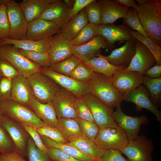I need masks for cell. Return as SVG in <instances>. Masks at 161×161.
<instances>
[{
	"label": "cell",
	"instance_id": "obj_1",
	"mask_svg": "<svg viewBox=\"0 0 161 161\" xmlns=\"http://www.w3.org/2000/svg\"><path fill=\"white\" fill-rule=\"evenodd\" d=\"M135 10L148 38L161 47V1L148 0Z\"/></svg>",
	"mask_w": 161,
	"mask_h": 161
},
{
	"label": "cell",
	"instance_id": "obj_2",
	"mask_svg": "<svg viewBox=\"0 0 161 161\" xmlns=\"http://www.w3.org/2000/svg\"><path fill=\"white\" fill-rule=\"evenodd\" d=\"M87 83L89 93L107 106L117 108L123 101L122 94L115 88L111 79L105 75L93 72Z\"/></svg>",
	"mask_w": 161,
	"mask_h": 161
},
{
	"label": "cell",
	"instance_id": "obj_3",
	"mask_svg": "<svg viewBox=\"0 0 161 161\" xmlns=\"http://www.w3.org/2000/svg\"><path fill=\"white\" fill-rule=\"evenodd\" d=\"M2 115L20 124H25L35 129L46 125L28 106L10 99L0 102Z\"/></svg>",
	"mask_w": 161,
	"mask_h": 161
},
{
	"label": "cell",
	"instance_id": "obj_4",
	"mask_svg": "<svg viewBox=\"0 0 161 161\" xmlns=\"http://www.w3.org/2000/svg\"><path fill=\"white\" fill-rule=\"evenodd\" d=\"M27 78L32 95L43 103L51 101L61 89V87L53 80L40 72L33 74Z\"/></svg>",
	"mask_w": 161,
	"mask_h": 161
},
{
	"label": "cell",
	"instance_id": "obj_5",
	"mask_svg": "<svg viewBox=\"0 0 161 161\" xmlns=\"http://www.w3.org/2000/svg\"><path fill=\"white\" fill-rule=\"evenodd\" d=\"M0 58L11 64L19 74L28 78L33 74L40 72L41 67L21 54L11 45L0 48Z\"/></svg>",
	"mask_w": 161,
	"mask_h": 161
},
{
	"label": "cell",
	"instance_id": "obj_6",
	"mask_svg": "<svg viewBox=\"0 0 161 161\" xmlns=\"http://www.w3.org/2000/svg\"><path fill=\"white\" fill-rule=\"evenodd\" d=\"M5 4L10 27V39H26L28 22L19 4L13 0H0Z\"/></svg>",
	"mask_w": 161,
	"mask_h": 161
},
{
	"label": "cell",
	"instance_id": "obj_7",
	"mask_svg": "<svg viewBox=\"0 0 161 161\" xmlns=\"http://www.w3.org/2000/svg\"><path fill=\"white\" fill-rule=\"evenodd\" d=\"M154 150L152 141L145 136L141 135L129 140L120 152L127 157L129 161H154L152 155Z\"/></svg>",
	"mask_w": 161,
	"mask_h": 161
},
{
	"label": "cell",
	"instance_id": "obj_8",
	"mask_svg": "<svg viewBox=\"0 0 161 161\" xmlns=\"http://www.w3.org/2000/svg\"><path fill=\"white\" fill-rule=\"evenodd\" d=\"M82 97L88 105L94 122L100 129L119 126L113 117V108L105 105L90 93Z\"/></svg>",
	"mask_w": 161,
	"mask_h": 161
},
{
	"label": "cell",
	"instance_id": "obj_9",
	"mask_svg": "<svg viewBox=\"0 0 161 161\" xmlns=\"http://www.w3.org/2000/svg\"><path fill=\"white\" fill-rule=\"evenodd\" d=\"M128 140L125 132L119 126L100 129L94 142L100 149H117L120 151Z\"/></svg>",
	"mask_w": 161,
	"mask_h": 161
},
{
	"label": "cell",
	"instance_id": "obj_10",
	"mask_svg": "<svg viewBox=\"0 0 161 161\" xmlns=\"http://www.w3.org/2000/svg\"><path fill=\"white\" fill-rule=\"evenodd\" d=\"M1 125L8 133L14 143L15 151L23 157L26 156L29 134L19 124L2 115L0 117Z\"/></svg>",
	"mask_w": 161,
	"mask_h": 161
},
{
	"label": "cell",
	"instance_id": "obj_11",
	"mask_svg": "<svg viewBox=\"0 0 161 161\" xmlns=\"http://www.w3.org/2000/svg\"><path fill=\"white\" fill-rule=\"evenodd\" d=\"M122 95L123 100L135 104L137 111H140L142 109H147L154 114L157 121L161 123V112L153 103L149 92L144 85L142 84Z\"/></svg>",
	"mask_w": 161,
	"mask_h": 161
},
{
	"label": "cell",
	"instance_id": "obj_12",
	"mask_svg": "<svg viewBox=\"0 0 161 161\" xmlns=\"http://www.w3.org/2000/svg\"><path fill=\"white\" fill-rule=\"evenodd\" d=\"M76 98L72 92L61 87L51 100L57 118H77L75 108Z\"/></svg>",
	"mask_w": 161,
	"mask_h": 161
},
{
	"label": "cell",
	"instance_id": "obj_13",
	"mask_svg": "<svg viewBox=\"0 0 161 161\" xmlns=\"http://www.w3.org/2000/svg\"><path fill=\"white\" fill-rule=\"evenodd\" d=\"M54 23L40 18L28 23L26 39L40 41L51 38L61 32Z\"/></svg>",
	"mask_w": 161,
	"mask_h": 161
},
{
	"label": "cell",
	"instance_id": "obj_14",
	"mask_svg": "<svg viewBox=\"0 0 161 161\" xmlns=\"http://www.w3.org/2000/svg\"><path fill=\"white\" fill-rule=\"evenodd\" d=\"M135 45V55L126 69L136 72L143 77L147 70L156 64V60L151 52L141 42L137 39Z\"/></svg>",
	"mask_w": 161,
	"mask_h": 161
},
{
	"label": "cell",
	"instance_id": "obj_15",
	"mask_svg": "<svg viewBox=\"0 0 161 161\" xmlns=\"http://www.w3.org/2000/svg\"><path fill=\"white\" fill-rule=\"evenodd\" d=\"M113 115L116 122L125 132L129 140L137 137L141 125L148 122V118L144 115L136 117L126 115L123 112L120 105L113 112Z\"/></svg>",
	"mask_w": 161,
	"mask_h": 161
},
{
	"label": "cell",
	"instance_id": "obj_16",
	"mask_svg": "<svg viewBox=\"0 0 161 161\" xmlns=\"http://www.w3.org/2000/svg\"><path fill=\"white\" fill-rule=\"evenodd\" d=\"M48 53L51 64L65 60L72 55L73 46L61 32L52 36L48 43Z\"/></svg>",
	"mask_w": 161,
	"mask_h": 161
},
{
	"label": "cell",
	"instance_id": "obj_17",
	"mask_svg": "<svg viewBox=\"0 0 161 161\" xmlns=\"http://www.w3.org/2000/svg\"><path fill=\"white\" fill-rule=\"evenodd\" d=\"M127 25H115L113 24L99 25L98 35L103 36L112 49L117 41L119 43L134 41L136 39L130 33L131 30Z\"/></svg>",
	"mask_w": 161,
	"mask_h": 161
},
{
	"label": "cell",
	"instance_id": "obj_18",
	"mask_svg": "<svg viewBox=\"0 0 161 161\" xmlns=\"http://www.w3.org/2000/svg\"><path fill=\"white\" fill-rule=\"evenodd\" d=\"M40 72L53 80L61 87L73 93L76 97H82L89 93L88 83L76 80L55 72L49 68H41Z\"/></svg>",
	"mask_w": 161,
	"mask_h": 161
},
{
	"label": "cell",
	"instance_id": "obj_19",
	"mask_svg": "<svg viewBox=\"0 0 161 161\" xmlns=\"http://www.w3.org/2000/svg\"><path fill=\"white\" fill-rule=\"evenodd\" d=\"M126 68L118 70L111 79L115 88L122 95L135 89L143 83V77Z\"/></svg>",
	"mask_w": 161,
	"mask_h": 161
},
{
	"label": "cell",
	"instance_id": "obj_20",
	"mask_svg": "<svg viewBox=\"0 0 161 161\" xmlns=\"http://www.w3.org/2000/svg\"><path fill=\"white\" fill-rule=\"evenodd\" d=\"M71 8L61 0H55L48 5L39 18L55 24L61 29L70 19Z\"/></svg>",
	"mask_w": 161,
	"mask_h": 161
},
{
	"label": "cell",
	"instance_id": "obj_21",
	"mask_svg": "<svg viewBox=\"0 0 161 161\" xmlns=\"http://www.w3.org/2000/svg\"><path fill=\"white\" fill-rule=\"evenodd\" d=\"M101 48L112 49L103 36L97 35L84 44L73 47L72 55L81 61H86L100 53V50Z\"/></svg>",
	"mask_w": 161,
	"mask_h": 161
},
{
	"label": "cell",
	"instance_id": "obj_22",
	"mask_svg": "<svg viewBox=\"0 0 161 161\" xmlns=\"http://www.w3.org/2000/svg\"><path fill=\"white\" fill-rule=\"evenodd\" d=\"M136 40L125 42L124 45L113 50L109 55L103 56L99 53L96 56L98 55L105 58L114 66L126 68L129 65L135 55Z\"/></svg>",
	"mask_w": 161,
	"mask_h": 161
},
{
	"label": "cell",
	"instance_id": "obj_23",
	"mask_svg": "<svg viewBox=\"0 0 161 161\" xmlns=\"http://www.w3.org/2000/svg\"><path fill=\"white\" fill-rule=\"evenodd\" d=\"M27 106L46 125L57 128V118L51 101L45 103H41L32 94Z\"/></svg>",
	"mask_w": 161,
	"mask_h": 161
},
{
	"label": "cell",
	"instance_id": "obj_24",
	"mask_svg": "<svg viewBox=\"0 0 161 161\" xmlns=\"http://www.w3.org/2000/svg\"><path fill=\"white\" fill-rule=\"evenodd\" d=\"M101 10V24H113L119 18H124L129 8L109 0H99Z\"/></svg>",
	"mask_w": 161,
	"mask_h": 161
},
{
	"label": "cell",
	"instance_id": "obj_25",
	"mask_svg": "<svg viewBox=\"0 0 161 161\" xmlns=\"http://www.w3.org/2000/svg\"><path fill=\"white\" fill-rule=\"evenodd\" d=\"M32 94L27 78L19 74L12 79L10 100L27 106Z\"/></svg>",
	"mask_w": 161,
	"mask_h": 161
},
{
	"label": "cell",
	"instance_id": "obj_26",
	"mask_svg": "<svg viewBox=\"0 0 161 161\" xmlns=\"http://www.w3.org/2000/svg\"><path fill=\"white\" fill-rule=\"evenodd\" d=\"M89 23L84 8L70 19L61 29V32L65 38L71 41L77 37Z\"/></svg>",
	"mask_w": 161,
	"mask_h": 161
},
{
	"label": "cell",
	"instance_id": "obj_27",
	"mask_svg": "<svg viewBox=\"0 0 161 161\" xmlns=\"http://www.w3.org/2000/svg\"><path fill=\"white\" fill-rule=\"evenodd\" d=\"M55 0H24L18 3L28 23L39 18L47 6Z\"/></svg>",
	"mask_w": 161,
	"mask_h": 161
},
{
	"label": "cell",
	"instance_id": "obj_28",
	"mask_svg": "<svg viewBox=\"0 0 161 161\" xmlns=\"http://www.w3.org/2000/svg\"><path fill=\"white\" fill-rule=\"evenodd\" d=\"M52 37L38 41L26 39L22 40H14L10 38L1 39L3 46L11 45L18 49H22L41 53H47L48 52L49 41Z\"/></svg>",
	"mask_w": 161,
	"mask_h": 161
},
{
	"label": "cell",
	"instance_id": "obj_29",
	"mask_svg": "<svg viewBox=\"0 0 161 161\" xmlns=\"http://www.w3.org/2000/svg\"><path fill=\"white\" fill-rule=\"evenodd\" d=\"M81 62L90 68L93 72L101 74L111 79L118 70L125 68L123 67L114 66L105 58L98 55L89 60Z\"/></svg>",
	"mask_w": 161,
	"mask_h": 161
},
{
	"label": "cell",
	"instance_id": "obj_30",
	"mask_svg": "<svg viewBox=\"0 0 161 161\" xmlns=\"http://www.w3.org/2000/svg\"><path fill=\"white\" fill-rule=\"evenodd\" d=\"M57 129L69 143L75 140L83 134L76 118H57Z\"/></svg>",
	"mask_w": 161,
	"mask_h": 161
},
{
	"label": "cell",
	"instance_id": "obj_31",
	"mask_svg": "<svg viewBox=\"0 0 161 161\" xmlns=\"http://www.w3.org/2000/svg\"><path fill=\"white\" fill-rule=\"evenodd\" d=\"M67 144L93 160L100 161L103 149L99 148L93 142L83 134L75 140Z\"/></svg>",
	"mask_w": 161,
	"mask_h": 161
},
{
	"label": "cell",
	"instance_id": "obj_32",
	"mask_svg": "<svg viewBox=\"0 0 161 161\" xmlns=\"http://www.w3.org/2000/svg\"><path fill=\"white\" fill-rule=\"evenodd\" d=\"M40 136L44 144L47 148L52 147L60 149L80 161H93L94 160L67 143H58L46 136L40 135Z\"/></svg>",
	"mask_w": 161,
	"mask_h": 161
},
{
	"label": "cell",
	"instance_id": "obj_33",
	"mask_svg": "<svg viewBox=\"0 0 161 161\" xmlns=\"http://www.w3.org/2000/svg\"><path fill=\"white\" fill-rule=\"evenodd\" d=\"M142 84L148 90L151 99L158 108L161 102V78H152L145 76L143 77Z\"/></svg>",
	"mask_w": 161,
	"mask_h": 161
},
{
	"label": "cell",
	"instance_id": "obj_34",
	"mask_svg": "<svg viewBox=\"0 0 161 161\" xmlns=\"http://www.w3.org/2000/svg\"><path fill=\"white\" fill-rule=\"evenodd\" d=\"M81 62L78 58L72 55L69 58L62 61L51 64L48 68L58 73L69 77L71 72Z\"/></svg>",
	"mask_w": 161,
	"mask_h": 161
},
{
	"label": "cell",
	"instance_id": "obj_35",
	"mask_svg": "<svg viewBox=\"0 0 161 161\" xmlns=\"http://www.w3.org/2000/svg\"><path fill=\"white\" fill-rule=\"evenodd\" d=\"M99 25L89 23L75 39L71 41L73 46H77L90 41L98 35Z\"/></svg>",
	"mask_w": 161,
	"mask_h": 161
},
{
	"label": "cell",
	"instance_id": "obj_36",
	"mask_svg": "<svg viewBox=\"0 0 161 161\" xmlns=\"http://www.w3.org/2000/svg\"><path fill=\"white\" fill-rule=\"evenodd\" d=\"M130 33L136 39L142 43L149 50L155 58L156 64L161 66V47L148 38L137 31L131 29Z\"/></svg>",
	"mask_w": 161,
	"mask_h": 161
},
{
	"label": "cell",
	"instance_id": "obj_37",
	"mask_svg": "<svg viewBox=\"0 0 161 161\" xmlns=\"http://www.w3.org/2000/svg\"><path fill=\"white\" fill-rule=\"evenodd\" d=\"M18 50L24 56L41 67L49 68L51 64L48 52L41 53L22 49H18Z\"/></svg>",
	"mask_w": 161,
	"mask_h": 161
},
{
	"label": "cell",
	"instance_id": "obj_38",
	"mask_svg": "<svg viewBox=\"0 0 161 161\" xmlns=\"http://www.w3.org/2000/svg\"><path fill=\"white\" fill-rule=\"evenodd\" d=\"M76 120L83 134L94 142L100 129L99 126L95 122L86 121L78 117Z\"/></svg>",
	"mask_w": 161,
	"mask_h": 161
},
{
	"label": "cell",
	"instance_id": "obj_39",
	"mask_svg": "<svg viewBox=\"0 0 161 161\" xmlns=\"http://www.w3.org/2000/svg\"><path fill=\"white\" fill-rule=\"evenodd\" d=\"M89 23L97 25L101 24V10L97 1L93 0L85 8Z\"/></svg>",
	"mask_w": 161,
	"mask_h": 161
},
{
	"label": "cell",
	"instance_id": "obj_40",
	"mask_svg": "<svg viewBox=\"0 0 161 161\" xmlns=\"http://www.w3.org/2000/svg\"><path fill=\"white\" fill-rule=\"evenodd\" d=\"M124 24H126L133 30L138 32L144 36L148 38L143 29L134 9L129 8L126 16L123 18Z\"/></svg>",
	"mask_w": 161,
	"mask_h": 161
},
{
	"label": "cell",
	"instance_id": "obj_41",
	"mask_svg": "<svg viewBox=\"0 0 161 161\" xmlns=\"http://www.w3.org/2000/svg\"><path fill=\"white\" fill-rule=\"evenodd\" d=\"M26 156L28 161H51L47 153L37 148L30 137L28 141Z\"/></svg>",
	"mask_w": 161,
	"mask_h": 161
},
{
	"label": "cell",
	"instance_id": "obj_42",
	"mask_svg": "<svg viewBox=\"0 0 161 161\" xmlns=\"http://www.w3.org/2000/svg\"><path fill=\"white\" fill-rule=\"evenodd\" d=\"M93 73L90 68L81 62L71 72L69 77L78 81L88 83L91 79Z\"/></svg>",
	"mask_w": 161,
	"mask_h": 161
},
{
	"label": "cell",
	"instance_id": "obj_43",
	"mask_svg": "<svg viewBox=\"0 0 161 161\" xmlns=\"http://www.w3.org/2000/svg\"><path fill=\"white\" fill-rule=\"evenodd\" d=\"M75 108L78 118L86 121L94 122L88 105L82 97H76Z\"/></svg>",
	"mask_w": 161,
	"mask_h": 161
},
{
	"label": "cell",
	"instance_id": "obj_44",
	"mask_svg": "<svg viewBox=\"0 0 161 161\" xmlns=\"http://www.w3.org/2000/svg\"><path fill=\"white\" fill-rule=\"evenodd\" d=\"M35 129L40 135L46 136L58 143L66 144L69 143L56 128L45 125Z\"/></svg>",
	"mask_w": 161,
	"mask_h": 161
},
{
	"label": "cell",
	"instance_id": "obj_45",
	"mask_svg": "<svg viewBox=\"0 0 161 161\" xmlns=\"http://www.w3.org/2000/svg\"><path fill=\"white\" fill-rule=\"evenodd\" d=\"M10 38V27L8 20L6 7L0 1V38Z\"/></svg>",
	"mask_w": 161,
	"mask_h": 161
},
{
	"label": "cell",
	"instance_id": "obj_46",
	"mask_svg": "<svg viewBox=\"0 0 161 161\" xmlns=\"http://www.w3.org/2000/svg\"><path fill=\"white\" fill-rule=\"evenodd\" d=\"M15 151L14 143L5 129L0 125V154Z\"/></svg>",
	"mask_w": 161,
	"mask_h": 161
},
{
	"label": "cell",
	"instance_id": "obj_47",
	"mask_svg": "<svg viewBox=\"0 0 161 161\" xmlns=\"http://www.w3.org/2000/svg\"><path fill=\"white\" fill-rule=\"evenodd\" d=\"M47 148V153L52 161H80L60 149L52 147Z\"/></svg>",
	"mask_w": 161,
	"mask_h": 161
},
{
	"label": "cell",
	"instance_id": "obj_48",
	"mask_svg": "<svg viewBox=\"0 0 161 161\" xmlns=\"http://www.w3.org/2000/svg\"><path fill=\"white\" fill-rule=\"evenodd\" d=\"M12 85V79L0 78V102L10 99Z\"/></svg>",
	"mask_w": 161,
	"mask_h": 161
},
{
	"label": "cell",
	"instance_id": "obj_49",
	"mask_svg": "<svg viewBox=\"0 0 161 161\" xmlns=\"http://www.w3.org/2000/svg\"><path fill=\"white\" fill-rule=\"evenodd\" d=\"M100 161H129L122 155L119 150L113 149H103L99 159Z\"/></svg>",
	"mask_w": 161,
	"mask_h": 161
},
{
	"label": "cell",
	"instance_id": "obj_50",
	"mask_svg": "<svg viewBox=\"0 0 161 161\" xmlns=\"http://www.w3.org/2000/svg\"><path fill=\"white\" fill-rule=\"evenodd\" d=\"M19 74L11 64L0 58V78L6 77L13 79Z\"/></svg>",
	"mask_w": 161,
	"mask_h": 161
},
{
	"label": "cell",
	"instance_id": "obj_51",
	"mask_svg": "<svg viewBox=\"0 0 161 161\" xmlns=\"http://www.w3.org/2000/svg\"><path fill=\"white\" fill-rule=\"evenodd\" d=\"M32 139L37 148L39 150L47 153V148L44 145L40 135L35 128L25 124H20Z\"/></svg>",
	"mask_w": 161,
	"mask_h": 161
},
{
	"label": "cell",
	"instance_id": "obj_52",
	"mask_svg": "<svg viewBox=\"0 0 161 161\" xmlns=\"http://www.w3.org/2000/svg\"><path fill=\"white\" fill-rule=\"evenodd\" d=\"M93 1V0H75L73 6L71 10L70 19L78 14L88 4Z\"/></svg>",
	"mask_w": 161,
	"mask_h": 161
},
{
	"label": "cell",
	"instance_id": "obj_53",
	"mask_svg": "<svg viewBox=\"0 0 161 161\" xmlns=\"http://www.w3.org/2000/svg\"><path fill=\"white\" fill-rule=\"evenodd\" d=\"M24 157L16 152L1 154L0 161H26Z\"/></svg>",
	"mask_w": 161,
	"mask_h": 161
},
{
	"label": "cell",
	"instance_id": "obj_54",
	"mask_svg": "<svg viewBox=\"0 0 161 161\" xmlns=\"http://www.w3.org/2000/svg\"><path fill=\"white\" fill-rule=\"evenodd\" d=\"M145 76L154 79L161 78V66L156 64L146 71Z\"/></svg>",
	"mask_w": 161,
	"mask_h": 161
},
{
	"label": "cell",
	"instance_id": "obj_55",
	"mask_svg": "<svg viewBox=\"0 0 161 161\" xmlns=\"http://www.w3.org/2000/svg\"><path fill=\"white\" fill-rule=\"evenodd\" d=\"M114 1L125 7L128 8L131 7L135 10L136 9L138 6L134 0H115Z\"/></svg>",
	"mask_w": 161,
	"mask_h": 161
},
{
	"label": "cell",
	"instance_id": "obj_56",
	"mask_svg": "<svg viewBox=\"0 0 161 161\" xmlns=\"http://www.w3.org/2000/svg\"><path fill=\"white\" fill-rule=\"evenodd\" d=\"M64 1L71 9L72 8L75 3V0H64Z\"/></svg>",
	"mask_w": 161,
	"mask_h": 161
},
{
	"label": "cell",
	"instance_id": "obj_57",
	"mask_svg": "<svg viewBox=\"0 0 161 161\" xmlns=\"http://www.w3.org/2000/svg\"><path fill=\"white\" fill-rule=\"evenodd\" d=\"M148 0H136V1L137 2L138 5H143L146 3Z\"/></svg>",
	"mask_w": 161,
	"mask_h": 161
},
{
	"label": "cell",
	"instance_id": "obj_58",
	"mask_svg": "<svg viewBox=\"0 0 161 161\" xmlns=\"http://www.w3.org/2000/svg\"><path fill=\"white\" fill-rule=\"evenodd\" d=\"M3 46L2 40L0 38V48Z\"/></svg>",
	"mask_w": 161,
	"mask_h": 161
},
{
	"label": "cell",
	"instance_id": "obj_59",
	"mask_svg": "<svg viewBox=\"0 0 161 161\" xmlns=\"http://www.w3.org/2000/svg\"><path fill=\"white\" fill-rule=\"evenodd\" d=\"M2 115L1 109L0 108V117Z\"/></svg>",
	"mask_w": 161,
	"mask_h": 161
},
{
	"label": "cell",
	"instance_id": "obj_60",
	"mask_svg": "<svg viewBox=\"0 0 161 161\" xmlns=\"http://www.w3.org/2000/svg\"><path fill=\"white\" fill-rule=\"evenodd\" d=\"M93 161H97V160H94Z\"/></svg>",
	"mask_w": 161,
	"mask_h": 161
},
{
	"label": "cell",
	"instance_id": "obj_61",
	"mask_svg": "<svg viewBox=\"0 0 161 161\" xmlns=\"http://www.w3.org/2000/svg\"><path fill=\"white\" fill-rule=\"evenodd\" d=\"M51 161H52V160H51Z\"/></svg>",
	"mask_w": 161,
	"mask_h": 161
}]
</instances>
